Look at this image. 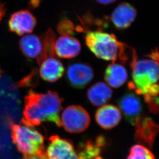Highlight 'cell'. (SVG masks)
Here are the masks:
<instances>
[{
  "label": "cell",
  "instance_id": "1",
  "mask_svg": "<svg viewBox=\"0 0 159 159\" xmlns=\"http://www.w3.org/2000/svg\"><path fill=\"white\" fill-rule=\"evenodd\" d=\"M61 109L62 99L55 92L42 94L30 91L25 97L22 123L34 127L50 122L61 127L59 116Z\"/></svg>",
  "mask_w": 159,
  "mask_h": 159
},
{
  "label": "cell",
  "instance_id": "2",
  "mask_svg": "<svg viewBox=\"0 0 159 159\" xmlns=\"http://www.w3.org/2000/svg\"><path fill=\"white\" fill-rule=\"evenodd\" d=\"M132 81L128 84L130 89L144 97L158 96L159 64L152 58L138 59L135 53L132 57Z\"/></svg>",
  "mask_w": 159,
  "mask_h": 159
},
{
  "label": "cell",
  "instance_id": "3",
  "mask_svg": "<svg viewBox=\"0 0 159 159\" xmlns=\"http://www.w3.org/2000/svg\"><path fill=\"white\" fill-rule=\"evenodd\" d=\"M85 42L90 51L98 58L116 62L118 58L127 59L128 47L119 41L112 34L101 30H88L84 37Z\"/></svg>",
  "mask_w": 159,
  "mask_h": 159
},
{
  "label": "cell",
  "instance_id": "4",
  "mask_svg": "<svg viewBox=\"0 0 159 159\" xmlns=\"http://www.w3.org/2000/svg\"><path fill=\"white\" fill-rule=\"evenodd\" d=\"M22 124L10 123L12 141L18 150L24 156L45 152L43 136L32 126Z\"/></svg>",
  "mask_w": 159,
  "mask_h": 159
},
{
  "label": "cell",
  "instance_id": "5",
  "mask_svg": "<svg viewBox=\"0 0 159 159\" xmlns=\"http://www.w3.org/2000/svg\"><path fill=\"white\" fill-rule=\"evenodd\" d=\"M61 126L70 133L78 134L86 130L90 123L87 111L80 106L68 107L63 110L60 118Z\"/></svg>",
  "mask_w": 159,
  "mask_h": 159
},
{
  "label": "cell",
  "instance_id": "6",
  "mask_svg": "<svg viewBox=\"0 0 159 159\" xmlns=\"http://www.w3.org/2000/svg\"><path fill=\"white\" fill-rule=\"evenodd\" d=\"M45 154L48 159H78L73 145L69 140L58 135L50 137Z\"/></svg>",
  "mask_w": 159,
  "mask_h": 159
},
{
  "label": "cell",
  "instance_id": "7",
  "mask_svg": "<svg viewBox=\"0 0 159 159\" xmlns=\"http://www.w3.org/2000/svg\"><path fill=\"white\" fill-rule=\"evenodd\" d=\"M94 77L91 66L83 62H74L68 66L66 78L70 85L76 89L85 87Z\"/></svg>",
  "mask_w": 159,
  "mask_h": 159
},
{
  "label": "cell",
  "instance_id": "8",
  "mask_svg": "<svg viewBox=\"0 0 159 159\" xmlns=\"http://www.w3.org/2000/svg\"><path fill=\"white\" fill-rule=\"evenodd\" d=\"M134 126L135 141L150 148L152 147L159 131L158 125L150 117L141 116Z\"/></svg>",
  "mask_w": 159,
  "mask_h": 159
},
{
  "label": "cell",
  "instance_id": "9",
  "mask_svg": "<svg viewBox=\"0 0 159 159\" xmlns=\"http://www.w3.org/2000/svg\"><path fill=\"white\" fill-rule=\"evenodd\" d=\"M137 16L135 8L129 3L123 2L118 5L113 10L110 20L116 29L123 30L130 26Z\"/></svg>",
  "mask_w": 159,
  "mask_h": 159
},
{
  "label": "cell",
  "instance_id": "10",
  "mask_svg": "<svg viewBox=\"0 0 159 159\" xmlns=\"http://www.w3.org/2000/svg\"><path fill=\"white\" fill-rule=\"evenodd\" d=\"M119 106L126 120L132 125L141 117V101L135 94L128 93L124 95L119 99Z\"/></svg>",
  "mask_w": 159,
  "mask_h": 159
},
{
  "label": "cell",
  "instance_id": "11",
  "mask_svg": "<svg viewBox=\"0 0 159 159\" xmlns=\"http://www.w3.org/2000/svg\"><path fill=\"white\" fill-rule=\"evenodd\" d=\"M36 25V18L31 12L26 10L14 13L9 21V30L19 36L32 33Z\"/></svg>",
  "mask_w": 159,
  "mask_h": 159
},
{
  "label": "cell",
  "instance_id": "12",
  "mask_svg": "<svg viewBox=\"0 0 159 159\" xmlns=\"http://www.w3.org/2000/svg\"><path fill=\"white\" fill-rule=\"evenodd\" d=\"M39 73L45 81L54 83L64 74L65 68L57 56H51L44 59L40 64Z\"/></svg>",
  "mask_w": 159,
  "mask_h": 159
},
{
  "label": "cell",
  "instance_id": "13",
  "mask_svg": "<svg viewBox=\"0 0 159 159\" xmlns=\"http://www.w3.org/2000/svg\"><path fill=\"white\" fill-rule=\"evenodd\" d=\"M55 51L57 57L61 58H73L81 51V44L73 37L63 35L56 40Z\"/></svg>",
  "mask_w": 159,
  "mask_h": 159
},
{
  "label": "cell",
  "instance_id": "14",
  "mask_svg": "<svg viewBox=\"0 0 159 159\" xmlns=\"http://www.w3.org/2000/svg\"><path fill=\"white\" fill-rule=\"evenodd\" d=\"M122 119L120 110L117 107L106 105L101 107L96 111L95 120L98 124L105 129L115 127Z\"/></svg>",
  "mask_w": 159,
  "mask_h": 159
},
{
  "label": "cell",
  "instance_id": "15",
  "mask_svg": "<svg viewBox=\"0 0 159 159\" xmlns=\"http://www.w3.org/2000/svg\"><path fill=\"white\" fill-rule=\"evenodd\" d=\"M19 47L25 57L37 60L43 51L42 39L36 35H25L20 40Z\"/></svg>",
  "mask_w": 159,
  "mask_h": 159
},
{
  "label": "cell",
  "instance_id": "16",
  "mask_svg": "<svg viewBox=\"0 0 159 159\" xmlns=\"http://www.w3.org/2000/svg\"><path fill=\"white\" fill-rule=\"evenodd\" d=\"M112 95L111 89L105 83H96L89 88L87 96L90 102L95 106L105 105Z\"/></svg>",
  "mask_w": 159,
  "mask_h": 159
},
{
  "label": "cell",
  "instance_id": "17",
  "mask_svg": "<svg viewBox=\"0 0 159 159\" xmlns=\"http://www.w3.org/2000/svg\"><path fill=\"white\" fill-rule=\"evenodd\" d=\"M127 78V72L123 65L112 62L106 69L105 80L111 87H120L126 83Z\"/></svg>",
  "mask_w": 159,
  "mask_h": 159
},
{
  "label": "cell",
  "instance_id": "18",
  "mask_svg": "<svg viewBox=\"0 0 159 159\" xmlns=\"http://www.w3.org/2000/svg\"><path fill=\"white\" fill-rule=\"evenodd\" d=\"M105 143V139L102 137H98L95 141L88 140L81 143L77 153L78 159H103L100 155Z\"/></svg>",
  "mask_w": 159,
  "mask_h": 159
},
{
  "label": "cell",
  "instance_id": "19",
  "mask_svg": "<svg viewBox=\"0 0 159 159\" xmlns=\"http://www.w3.org/2000/svg\"><path fill=\"white\" fill-rule=\"evenodd\" d=\"M127 159H156L148 149L141 145H135L131 148Z\"/></svg>",
  "mask_w": 159,
  "mask_h": 159
},
{
  "label": "cell",
  "instance_id": "20",
  "mask_svg": "<svg viewBox=\"0 0 159 159\" xmlns=\"http://www.w3.org/2000/svg\"><path fill=\"white\" fill-rule=\"evenodd\" d=\"M98 3L101 4L106 5L111 4L116 1L117 0H95Z\"/></svg>",
  "mask_w": 159,
  "mask_h": 159
},
{
  "label": "cell",
  "instance_id": "21",
  "mask_svg": "<svg viewBox=\"0 0 159 159\" xmlns=\"http://www.w3.org/2000/svg\"><path fill=\"white\" fill-rule=\"evenodd\" d=\"M5 9L3 4H2L1 2H0V20L2 19V18L3 17V16L5 14Z\"/></svg>",
  "mask_w": 159,
  "mask_h": 159
},
{
  "label": "cell",
  "instance_id": "22",
  "mask_svg": "<svg viewBox=\"0 0 159 159\" xmlns=\"http://www.w3.org/2000/svg\"><path fill=\"white\" fill-rule=\"evenodd\" d=\"M23 159H32L29 156H24V158Z\"/></svg>",
  "mask_w": 159,
  "mask_h": 159
}]
</instances>
